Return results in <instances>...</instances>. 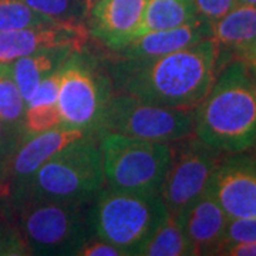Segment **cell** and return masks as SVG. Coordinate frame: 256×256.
I'll use <instances>...</instances> for the list:
<instances>
[{"mask_svg":"<svg viewBox=\"0 0 256 256\" xmlns=\"http://www.w3.org/2000/svg\"><path fill=\"white\" fill-rule=\"evenodd\" d=\"M220 58V46L210 37L160 57L117 58L107 73L116 92L162 107L191 110L214 86Z\"/></svg>","mask_w":256,"mask_h":256,"instance_id":"1","label":"cell"},{"mask_svg":"<svg viewBox=\"0 0 256 256\" xmlns=\"http://www.w3.org/2000/svg\"><path fill=\"white\" fill-rule=\"evenodd\" d=\"M194 136L224 154L256 148V92L245 60L235 58L218 72L194 110Z\"/></svg>","mask_w":256,"mask_h":256,"instance_id":"2","label":"cell"},{"mask_svg":"<svg viewBox=\"0 0 256 256\" xmlns=\"http://www.w3.org/2000/svg\"><path fill=\"white\" fill-rule=\"evenodd\" d=\"M102 186L106 180L98 134L87 132L56 152L32 176L0 198V206L4 210L32 200H90Z\"/></svg>","mask_w":256,"mask_h":256,"instance_id":"3","label":"cell"},{"mask_svg":"<svg viewBox=\"0 0 256 256\" xmlns=\"http://www.w3.org/2000/svg\"><path fill=\"white\" fill-rule=\"evenodd\" d=\"M92 198L78 201L32 200L2 210L18 226L30 255L76 256L96 235L92 220Z\"/></svg>","mask_w":256,"mask_h":256,"instance_id":"4","label":"cell"},{"mask_svg":"<svg viewBox=\"0 0 256 256\" xmlns=\"http://www.w3.org/2000/svg\"><path fill=\"white\" fill-rule=\"evenodd\" d=\"M170 216L160 194H140L102 186L92 198L94 234L121 249L141 256L152 235Z\"/></svg>","mask_w":256,"mask_h":256,"instance_id":"5","label":"cell"},{"mask_svg":"<svg viewBox=\"0 0 256 256\" xmlns=\"http://www.w3.org/2000/svg\"><path fill=\"white\" fill-rule=\"evenodd\" d=\"M106 186L118 191L160 194L170 165L171 144L97 132Z\"/></svg>","mask_w":256,"mask_h":256,"instance_id":"6","label":"cell"},{"mask_svg":"<svg viewBox=\"0 0 256 256\" xmlns=\"http://www.w3.org/2000/svg\"><path fill=\"white\" fill-rule=\"evenodd\" d=\"M194 110L151 104L124 92H112L97 132L172 142L194 134Z\"/></svg>","mask_w":256,"mask_h":256,"instance_id":"7","label":"cell"},{"mask_svg":"<svg viewBox=\"0 0 256 256\" xmlns=\"http://www.w3.org/2000/svg\"><path fill=\"white\" fill-rule=\"evenodd\" d=\"M112 92L108 73H101L82 50L74 52L62 67L57 107L63 127L97 132Z\"/></svg>","mask_w":256,"mask_h":256,"instance_id":"8","label":"cell"},{"mask_svg":"<svg viewBox=\"0 0 256 256\" xmlns=\"http://www.w3.org/2000/svg\"><path fill=\"white\" fill-rule=\"evenodd\" d=\"M171 156L160 195L170 215L176 216L208 190L224 152L194 134L170 142Z\"/></svg>","mask_w":256,"mask_h":256,"instance_id":"9","label":"cell"},{"mask_svg":"<svg viewBox=\"0 0 256 256\" xmlns=\"http://www.w3.org/2000/svg\"><path fill=\"white\" fill-rule=\"evenodd\" d=\"M208 191L229 218H256V154H224Z\"/></svg>","mask_w":256,"mask_h":256,"instance_id":"10","label":"cell"},{"mask_svg":"<svg viewBox=\"0 0 256 256\" xmlns=\"http://www.w3.org/2000/svg\"><path fill=\"white\" fill-rule=\"evenodd\" d=\"M88 36L87 26L68 23L0 32V63H12L20 57L54 47H73L82 52Z\"/></svg>","mask_w":256,"mask_h":256,"instance_id":"11","label":"cell"},{"mask_svg":"<svg viewBox=\"0 0 256 256\" xmlns=\"http://www.w3.org/2000/svg\"><path fill=\"white\" fill-rule=\"evenodd\" d=\"M87 132L88 131L77 128L57 127L22 138L14 156L10 160L4 176L0 181V198L32 176L56 152Z\"/></svg>","mask_w":256,"mask_h":256,"instance_id":"12","label":"cell"},{"mask_svg":"<svg viewBox=\"0 0 256 256\" xmlns=\"http://www.w3.org/2000/svg\"><path fill=\"white\" fill-rule=\"evenodd\" d=\"M148 0H98L90 9L87 28L102 46L118 52L137 37Z\"/></svg>","mask_w":256,"mask_h":256,"instance_id":"13","label":"cell"},{"mask_svg":"<svg viewBox=\"0 0 256 256\" xmlns=\"http://www.w3.org/2000/svg\"><path fill=\"white\" fill-rule=\"evenodd\" d=\"M176 220L190 242L192 256L218 255L224 244L229 216L208 190L180 212Z\"/></svg>","mask_w":256,"mask_h":256,"instance_id":"14","label":"cell"},{"mask_svg":"<svg viewBox=\"0 0 256 256\" xmlns=\"http://www.w3.org/2000/svg\"><path fill=\"white\" fill-rule=\"evenodd\" d=\"M210 37H212L210 23L205 18H198L178 28L141 34L116 53H118V58L126 60L152 58L174 53Z\"/></svg>","mask_w":256,"mask_h":256,"instance_id":"15","label":"cell"},{"mask_svg":"<svg viewBox=\"0 0 256 256\" xmlns=\"http://www.w3.org/2000/svg\"><path fill=\"white\" fill-rule=\"evenodd\" d=\"M212 38L220 50H228L230 54L240 58L256 46V6L236 4L214 23Z\"/></svg>","mask_w":256,"mask_h":256,"instance_id":"16","label":"cell"},{"mask_svg":"<svg viewBox=\"0 0 256 256\" xmlns=\"http://www.w3.org/2000/svg\"><path fill=\"white\" fill-rule=\"evenodd\" d=\"M74 52L78 50L73 47H54L20 57L10 63L14 82L18 84L26 104L36 92L40 82L50 74L57 72Z\"/></svg>","mask_w":256,"mask_h":256,"instance_id":"17","label":"cell"},{"mask_svg":"<svg viewBox=\"0 0 256 256\" xmlns=\"http://www.w3.org/2000/svg\"><path fill=\"white\" fill-rule=\"evenodd\" d=\"M198 18L194 0H148L137 37L150 32L178 28Z\"/></svg>","mask_w":256,"mask_h":256,"instance_id":"18","label":"cell"},{"mask_svg":"<svg viewBox=\"0 0 256 256\" xmlns=\"http://www.w3.org/2000/svg\"><path fill=\"white\" fill-rule=\"evenodd\" d=\"M141 256H192L190 242L176 216L170 215L156 229Z\"/></svg>","mask_w":256,"mask_h":256,"instance_id":"19","label":"cell"},{"mask_svg":"<svg viewBox=\"0 0 256 256\" xmlns=\"http://www.w3.org/2000/svg\"><path fill=\"white\" fill-rule=\"evenodd\" d=\"M28 104L18 90L10 63H0V120L22 132Z\"/></svg>","mask_w":256,"mask_h":256,"instance_id":"20","label":"cell"},{"mask_svg":"<svg viewBox=\"0 0 256 256\" xmlns=\"http://www.w3.org/2000/svg\"><path fill=\"white\" fill-rule=\"evenodd\" d=\"M30 9L57 23L84 24L90 14V0H23Z\"/></svg>","mask_w":256,"mask_h":256,"instance_id":"21","label":"cell"},{"mask_svg":"<svg viewBox=\"0 0 256 256\" xmlns=\"http://www.w3.org/2000/svg\"><path fill=\"white\" fill-rule=\"evenodd\" d=\"M57 23L30 9L23 0H0V32Z\"/></svg>","mask_w":256,"mask_h":256,"instance_id":"22","label":"cell"},{"mask_svg":"<svg viewBox=\"0 0 256 256\" xmlns=\"http://www.w3.org/2000/svg\"><path fill=\"white\" fill-rule=\"evenodd\" d=\"M57 127H63V121L57 104L28 106L22 124L23 137L40 134Z\"/></svg>","mask_w":256,"mask_h":256,"instance_id":"23","label":"cell"},{"mask_svg":"<svg viewBox=\"0 0 256 256\" xmlns=\"http://www.w3.org/2000/svg\"><path fill=\"white\" fill-rule=\"evenodd\" d=\"M28 248L18 226L8 218H0V256H28Z\"/></svg>","mask_w":256,"mask_h":256,"instance_id":"24","label":"cell"},{"mask_svg":"<svg viewBox=\"0 0 256 256\" xmlns=\"http://www.w3.org/2000/svg\"><path fill=\"white\" fill-rule=\"evenodd\" d=\"M22 138L23 134L18 130L10 127L0 120V181L3 180L10 160L14 156Z\"/></svg>","mask_w":256,"mask_h":256,"instance_id":"25","label":"cell"},{"mask_svg":"<svg viewBox=\"0 0 256 256\" xmlns=\"http://www.w3.org/2000/svg\"><path fill=\"white\" fill-rule=\"evenodd\" d=\"M256 218H229L224 244L228 242H255ZM222 246V245H220Z\"/></svg>","mask_w":256,"mask_h":256,"instance_id":"26","label":"cell"},{"mask_svg":"<svg viewBox=\"0 0 256 256\" xmlns=\"http://www.w3.org/2000/svg\"><path fill=\"white\" fill-rule=\"evenodd\" d=\"M62 67L40 82V86L37 87L36 92L28 100V106L57 104L58 92H60V82H62Z\"/></svg>","mask_w":256,"mask_h":256,"instance_id":"27","label":"cell"},{"mask_svg":"<svg viewBox=\"0 0 256 256\" xmlns=\"http://www.w3.org/2000/svg\"><path fill=\"white\" fill-rule=\"evenodd\" d=\"M200 18L214 23L239 4L236 0H194Z\"/></svg>","mask_w":256,"mask_h":256,"instance_id":"28","label":"cell"},{"mask_svg":"<svg viewBox=\"0 0 256 256\" xmlns=\"http://www.w3.org/2000/svg\"><path fill=\"white\" fill-rule=\"evenodd\" d=\"M76 256H126L124 252L116 245L98 235H92L77 252Z\"/></svg>","mask_w":256,"mask_h":256,"instance_id":"29","label":"cell"},{"mask_svg":"<svg viewBox=\"0 0 256 256\" xmlns=\"http://www.w3.org/2000/svg\"><path fill=\"white\" fill-rule=\"evenodd\" d=\"M218 255L224 256H256L255 242H228L222 244Z\"/></svg>","mask_w":256,"mask_h":256,"instance_id":"30","label":"cell"},{"mask_svg":"<svg viewBox=\"0 0 256 256\" xmlns=\"http://www.w3.org/2000/svg\"><path fill=\"white\" fill-rule=\"evenodd\" d=\"M242 60H245L246 63H252V64H256V46L252 48V50H249L246 54L240 57Z\"/></svg>","mask_w":256,"mask_h":256,"instance_id":"31","label":"cell"},{"mask_svg":"<svg viewBox=\"0 0 256 256\" xmlns=\"http://www.w3.org/2000/svg\"><path fill=\"white\" fill-rule=\"evenodd\" d=\"M248 68H249V74H250V78H252V82L255 86V92H256V64L248 63Z\"/></svg>","mask_w":256,"mask_h":256,"instance_id":"32","label":"cell"},{"mask_svg":"<svg viewBox=\"0 0 256 256\" xmlns=\"http://www.w3.org/2000/svg\"><path fill=\"white\" fill-rule=\"evenodd\" d=\"M240 4H255L256 6V0H236Z\"/></svg>","mask_w":256,"mask_h":256,"instance_id":"33","label":"cell"},{"mask_svg":"<svg viewBox=\"0 0 256 256\" xmlns=\"http://www.w3.org/2000/svg\"><path fill=\"white\" fill-rule=\"evenodd\" d=\"M96 2H98V0H90V9H92V6L96 3Z\"/></svg>","mask_w":256,"mask_h":256,"instance_id":"34","label":"cell"},{"mask_svg":"<svg viewBox=\"0 0 256 256\" xmlns=\"http://www.w3.org/2000/svg\"><path fill=\"white\" fill-rule=\"evenodd\" d=\"M4 216V214H3V210H2V206H0V218H3Z\"/></svg>","mask_w":256,"mask_h":256,"instance_id":"35","label":"cell"}]
</instances>
